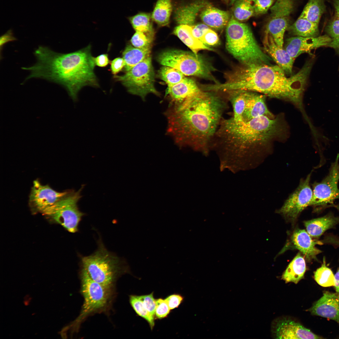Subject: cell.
<instances>
[{"label": "cell", "mask_w": 339, "mask_h": 339, "mask_svg": "<svg viewBox=\"0 0 339 339\" xmlns=\"http://www.w3.org/2000/svg\"><path fill=\"white\" fill-rule=\"evenodd\" d=\"M326 7L324 0H309L299 17L319 24Z\"/></svg>", "instance_id": "cell-30"}, {"label": "cell", "mask_w": 339, "mask_h": 339, "mask_svg": "<svg viewBox=\"0 0 339 339\" xmlns=\"http://www.w3.org/2000/svg\"><path fill=\"white\" fill-rule=\"evenodd\" d=\"M94 61L95 65L101 67L106 66L110 62L107 54H102L94 57Z\"/></svg>", "instance_id": "cell-46"}, {"label": "cell", "mask_w": 339, "mask_h": 339, "mask_svg": "<svg viewBox=\"0 0 339 339\" xmlns=\"http://www.w3.org/2000/svg\"><path fill=\"white\" fill-rule=\"evenodd\" d=\"M203 1H198L191 4L178 8L175 11V19L180 25H193L197 13L206 6Z\"/></svg>", "instance_id": "cell-25"}, {"label": "cell", "mask_w": 339, "mask_h": 339, "mask_svg": "<svg viewBox=\"0 0 339 339\" xmlns=\"http://www.w3.org/2000/svg\"><path fill=\"white\" fill-rule=\"evenodd\" d=\"M339 154L331 164L329 173L321 181L312 184L313 196L310 206L326 207L339 199Z\"/></svg>", "instance_id": "cell-11"}, {"label": "cell", "mask_w": 339, "mask_h": 339, "mask_svg": "<svg viewBox=\"0 0 339 339\" xmlns=\"http://www.w3.org/2000/svg\"><path fill=\"white\" fill-rule=\"evenodd\" d=\"M80 259L81 270L94 281L111 289L118 277L126 271L122 261L108 251L100 240L94 253Z\"/></svg>", "instance_id": "cell-6"}, {"label": "cell", "mask_w": 339, "mask_h": 339, "mask_svg": "<svg viewBox=\"0 0 339 339\" xmlns=\"http://www.w3.org/2000/svg\"><path fill=\"white\" fill-rule=\"evenodd\" d=\"M326 31L331 40L328 46L334 49L339 55V19L337 17L329 23Z\"/></svg>", "instance_id": "cell-37"}, {"label": "cell", "mask_w": 339, "mask_h": 339, "mask_svg": "<svg viewBox=\"0 0 339 339\" xmlns=\"http://www.w3.org/2000/svg\"><path fill=\"white\" fill-rule=\"evenodd\" d=\"M228 0L230 2V3H235L237 2V1H239V0ZM251 0L252 1V0Z\"/></svg>", "instance_id": "cell-50"}, {"label": "cell", "mask_w": 339, "mask_h": 339, "mask_svg": "<svg viewBox=\"0 0 339 339\" xmlns=\"http://www.w3.org/2000/svg\"><path fill=\"white\" fill-rule=\"evenodd\" d=\"M159 74L161 78L167 84L168 88L179 83L185 78V75L178 69L167 66L162 67Z\"/></svg>", "instance_id": "cell-34"}, {"label": "cell", "mask_w": 339, "mask_h": 339, "mask_svg": "<svg viewBox=\"0 0 339 339\" xmlns=\"http://www.w3.org/2000/svg\"><path fill=\"white\" fill-rule=\"evenodd\" d=\"M334 276L335 283L334 287L336 292L339 293V267Z\"/></svg>", "instance_id": "cell-48"}, {"label": "cell", "mask_w": 339, "mask_h": 339, "mask_svg": "<svg viewBox=\"0 0 339 339\" xmlns=\"http://www.w3.org/2000/svg\"><path fill=\"white\" fill-rule=\"evenodd\" d=\"M314 278L317 283L322 287L334 286L335 276L331 269L326 266L325 257L321 266L314 272Z\"/></svg>", "instance_id": "cell-32"}, {"label": "cell", "mask_w": 339, "mask_h": 339, "mask_svg": "<svg viewBox=\"0 0 339 339\" xmlns=\"http://www.w3.org/2000/svg\"><path fill=\"white\" fill-rule=\"evenodd\" d=\"M128 19L136 31L154 35L152 19L150 13H140L128 17Z\"/></svg>", "instance_id": "cell-31"}, {"label": "cell", "mask_w": 339, "mask_h": 339, "mask_svg": "<svg viewBox=\"0 0 339 339\" xmlns=\"http://www.w3.org/2000/svg\"><path fill=\"white\" fill-rule=\"evenodd\" d=\"M288 24L287 17H277L271 18L267 25L266 31L271 35L280 48H283L284 35Z\"/></svg>", "instance_id": "cell-27"}, {"label": "cell", "mask_w": 339, "mask_h": 339, "mask_svg": "<svg viewBox=\"0 0 339 339\" xmlns=\"http://www.w3.org/2000/svg\"><path fill=\"white\" fill-rule=\"evenodd\" d=\"M80 275L81 293L84 301L79 315L68 326L73 332L78 331L80 324L88 316L108 310L113 294V289L94 281L84 272L80 270Z\"/></svg>", "instance_id": "cell-7"}, {"label": "cell", "mask_w": 339, "mask_h": 339, "mask_svg": "<svg viewBox=\"0 0 339 339\" xmlns=\"http://www.w3.org/2000/svg\"><path fill=\"white\" fill-rule=\"evenodd\" d=\"M154 35L136 31L131 40L132 45L138 48L151 47Z\"/></svg>", "instance_id": "cell-38"}, {"label": "cell", "mask_w": 339, "mask_h": 339, "mask_svg": "<svg viewBox=\"0 0 339 339\" xmlns=\"http://www.w3.org/2000/svg\"><path fill=\"white\" fill-rule=\"evenodd\" d=\"M312 174L310 172L305 179L300 181L299 186L285 201L279 213L293 220L306 207L310 206L313 198V190L310 185Z\"/></svg>", "instance_id": "cell-12"}, {"label": "cell", "mask_w": 339, "mask_h": 339, "mask_svg": "<svg viewBox=\"0 0 339 339\" xmlns=\"http://www.w3.org/2000/svg\"><path fill=\"white\" fill-rule=\"evenodd\" d=\"M172 8L171 0H158L151 14L152 20L160 26L167 25Z\"/></svg>", "instance_id": "cell-29"}, {"label": "cell", "mask_w": 339, "mask_h": 339, "mask_svg": "<svg viewBox=\"0 0 339 339\" xmlns=\"http://www.w3.org/2000/svg\"><path fill=\"white\" fill-rule=\"evenodd\" d=\"M277 339H322L299 323L288 319L278 321L274 330Z\"/></svg>", "instance_id": "cell-17"}, {"label": "cell", "mask_w": 339, "mask_h": 339, "mask_svg": "<svg viewBox=\"0 0 339 339\" xmlns=\"http://www.w3.org/2000/svg\"><path fill=\"white\" fill-rule=\"evenodd\" d=\"M191 26L193 35L200 40L204 34L210 29L208 26L205 24H199Z\"/></svg>", "instance_id": "cell-44"}, {"label": "cell", "mask_w": 339, "mask_h": 339, "mask_svg": "<svg viewBox=\"0 0 339 339\" xmlns=\"http://www.w3.org/2000/svg\"><path fill=\"white\" fill-rule=\"evenodd\" d=\"M319 24L299 18L288 28L289 33L294 36L316 37L319 36Z\"/></svg>", "instance_id": "cell-28"}, {"label": "cell", "mask_w": 339, "mask_h": 339, "mask_svg": "<svg viewBox=\"0 0 339 339\" xmlns=\"http://www.w3.org/2000/svg\"><path fill=\"white\" fill-rule=\"evenodd\" d=\"M141 296L145 308L151 317L155 319L156 302L153 296V292Z\"/></svg>", "instance_id": "cell-40"}, {"label": "cell", "mask_w": 339, "mask_h": 339, "mask_svg": "<svg viewBox=\"0 0 339 339\" xmlns=\"http://www.w3.org/2000/svg\"><path fill=\"white\" fill-rule=\"evenodd\" d=\"M255 15H260L267 12L271 8L274 0H252Z\"/></svg>", "instance_id": "cell-41"}, {"label": "cell", "mask_w": 339, "mask_h": 339, "mask_svg": "<svg viewBox=\"0 0 339 339\" xmlns=\"http://www.w3.org/2000/svg\"><path fill=\"white\" fill-rule=\"evenodd\" d=\"M286 126L281 116H259L247 121L223 119L211 142L212 147L227 155H250L259 147L282 137Z\"/></svg>", "instance_id": "cell-4"}, {"label": "cell", "mask_w": 339, "mask_h": 339, "mask_svg": "<svg viewBox=\"0 0 339 339\" xmlns=\"http://www.w3.org/2000/svg\"><path fill=\"white\" fill-rule=\"evenodd\" d=\"M83 188L76 191L67 192L55 204L43 212L45 215L60 224L70 232L78 231V225L84 214L81 212L77 203L81 197Z\"/></svg>", "instance_id": "cell-9"}, {"label": "cell", "mask_w": 339, "mask_h": 339, "mask_svg": "<svg viewBox=\"0 0 339 339\" xmlns=\"http://www.w3.org/2000/svg\"><path fill=\"white\" fill-rule=\"evenodd\" d=\"M200 16L204 24L217 29L227 26L229 20L228 12L209 5L204 8Z\"/></svg>", "instance_id": "cell-22"}, {"label": "cell", "mask_w": 339, "mask_h": 339, "mask_svg": "<svg viewBox=\"0 0 339 339\" xmlns=\"http://www.w3.org/2000/svg\"><path fill=\"white\" fill-rule=\"evenodd\" d=\"M331 40V37L327 35L316 37L294 36L287 39L285 49L295 59L300 54L309 52L313 49L328 46Z\"/></svg>", "instance_id": "cell-14"}, {"label": "cell", "mask_w": 339, "mask_h": 339, "mask_svg": "<svg viewBox=\"0 0 339 339\" xmlns=\"http://www.w3.org/2000/svg\"><path fill=\"white\" fill-rule=\"evenodd\" d=\"M202 91L193 80L185 78L180 82L167 88V94L170 97V104L183 102Z\"/></svg>", "instance_id": "cell-19"}, {"label": "cell", "mask_w": 339, "mask_h": 339, "mask_svg": "<svg viewBox=\"0 0 339 339\" xmlns=\"http://www.w3.org/2000/svg\"><path fill=\"white\" fill-rule=\"evenodd\" d=\"M307 310L312 315L334 320L339 324V293L324 291Z\"/></svg>", "instance_id": "cell-16"}, {"label": "cell", "mask_w": 339, "mask_h": 339, "mask_svg": "<svg viewBox=\"0 0 339 339\" xmlns=\"http://www.w3.org/2000/svg\"><path fill=\"white\" fill-rule=\"evenodd\" d=\"M173 33L196 55H198V52L202 50H213L193 36L190 25H179L175 28Z\"/></svg>", "instance_id": "cell-23"}, {"label": "cell", "mask_w": 339, "mask_h": 339, "mask_svg": "<svg viewBox=\"0 0 339 339\" xmlns=\"http://www.w3.org/2000/svg\"><path fill=\"white\" fill-rule=\"evenodd\" d=\"M67 192L57 191L49 186L43 185L38 180H35L29 196V204L35 211L42 213L60 199Z\"/></svg>", "instance_id": "cell-13"}, {"label": "cell", "mask_w": 339, "mask_h": 339, "mask_svg": "<svg viewBox=\"0 0 339 339\" xmlns=\"http://www.w3.org/2000/svg\"><path fill=\"white\" fill-rule=\"evenodd\" d=\"M333 4L335 10L336 17L339 19V0H333Z\"/></svg>", "instance_id": "cell-49"}, {"label": "cell", "mask_w": 339, "mask_h": 339, "mask_svg": "<svg viewBox=\"0 0 339 339\" xmlns=\"http://www.w3.org/2000/svg\"><path fill=\"white\" fill-rule=\"evenodd\" d=\"M262 43L265 52L286 74H291L295 59L292 57L285 49L279 47L271 35L266 31L262 40Z\"/></svg>", "instance_id": "cell-18"}, {"label": "cell", "mask_w": 339, "mask_h": 339, "mask_svg": "<svg viewBox=\"0 0 339 339\" xmlns=\"http://www.w3.org/2000/svg\"><path fill=\"white\" fill-rule=\"evenodd\" d=\"M218 92L202 90L165 113L167 132L179 145L206 150L228 108V99Z\"/></svg>", "instance_id": "cell-1"}, {"label": "cell", "mask_w": 339, "mask_h": 339, "mask_svg": "<svg viewBox=\"0 0 339 339\" xmlns=\"http://www.w3.org/2000/svg\"><path fill=\"white\" fill-rule=\"evenodd\" d=\"M159 63L176 68L185 75L195 76L218 82L213 77L214 68L207 61L198 55L180 50H170L161 53L158 57Z\"/></svg>", "instance_id": "cell-8"}, {"label": "cell", "mask_w": 339, "mask_h": 339, "mask_svg": "<svg viewBox=\"0 0 339 339\" xmlns=\"http://www.w3.org/2000/svg\"><path fill=\"white\" fill-rule=\"evenodd\" d=\"M313 64L307 61L297 73L287 77L278 66L243 65L225 75L223 83L213 85L215 91L227 92L248 91L289 101L302 107V96Z\"/></svg>", "instance_id": "cell-2"}, {"label": "cell", "mask_w": 339, "mask_h": 339, "mask_svg": "<svg viewBox=\"0 0 339 339\" xmlns=\"http://www.w3.org/2000/svg\"><path fill=\"white\" fill-rule=\"evenodd\" d=\"M125 65L124 59L120 57L115 58L111 61L110 69L112 73L116 75L122 69Z\"/></svg>", "instance_id": "cell-45"}, {"label": "cell", "mask_w": 339, "mask_h": 339, "mask_svg": "<svg viewBox=\"0 0 339 339\" xmlns=\"http://www.w3.org/2000/svg\"><path fill=\"white\" fill-rule=\"evenodd\" d=\"M151 48H138L131 45H128L122 52L126 72L133 67L150 56Z\"/></svg>", "instance_id": "cell-26"}, {"label": "cell", "mask_w": 339, "mask_h": 339, "mask_svg": "<svg viewBox=\"0 0 339 339\" xmlns=\"http://www.w3.org/2000/svg\"><path fill=\"white\" fill-rule=\"evenodd\" d=\"M154 75L151 56L134 66L124 75H115L130 93L138 95L143 100L149 93L157 95L159 93L154 85Z\"/></svg>", "instance_id": "cell-10"}, {"label": "cell", "mask_w": 339, "mask_h": 339, "mask_svg": "<svg viewBox=\"0 0 339 339\" xmlns=\"http://www.w3.org/2000/svg\"><path fill=\"white\" fill-rule=\"evenodd\" d=\"M34 54L36 63L30 67H22L30 72L26 80L40 78L59 84L64 86L75 100L78 92L84 86H99L94 72L95 65L90 45L66 54L40 46Z\"/></svg>", "instance_id": "cell-3"}, {"label": "cell", "mask_w": 339, "mask_h": 339, "mask_svg": "<svg viewBox=\"0 0 339 339\" xmlns=\"http://www.w3.org/2000/svg\"><path fill=\"white\" fill-rule=\"evenodd\" d=\"M339 223V217L335 216L332 213L304 222L307 232L311 237L315 238L319 237L326 231Z\"/></svg>", "instance_id": "cell-21"}, {"label": "cell", "mask_w": 339, "mask_h": 339, "mask_svg": "<svg viewBox=\"0 0 339 339\" xmlns=\"http://www.w3.org/2000/svg\"><path fill=\"white\" fill-rule=\"evenodd\" d=\"M291 239L294 247L309 260H317V255L322 251L315 245L323 244L321 241L314 240L307 231L299 229L294 231Z\"/></svg>", "instance_id": "cell-20"}, {"label": "cell", "mask_w": 339, "mask_h": 339, "mask_svg": "<svg viewBox=\"0 0 339 339\" xmlns=\"http://www.w3.org/2000/svg\"><path fill=\"white\" fill-rule=\"evenodd\" d=\"M306 269L304 259L299 252L289 263L283 273L281 279L286 283L293 282L297 284L304 278Z\"/></svg>", "instance_id": "cell-24"}, {"label": "cell", "mask_w": 339, "mask_h": 339, "mask_svg": "<svg viewBox=\"0 0 339 339\" xmlns=\"http://www.w3.org/2000/svg\"><path fill=\"white\" fill-rule=\"evenodd\" d=\"M156 302L155 318L162 319L166 318L170 314L171 310L165 299L159 298L156 299Z\"/></svg>", "instance_id": "cell-39"}, {"label": "cell", "mask_w": 339, "mask_h": 339, "mask_svg": "<svg viewBox=\"0 0 339 339\" xmlns=\"http://www.w3.org/2000/svg\"><path fill=\"white\" fill-rule=\"evenodd\" d=\"M129 302L132 308L139 316L145 319L148 323L151 330L154 326V319L151 317L145 308L141 295H132L129 296Z\"/></svg>", "instance_id": "cell-35"}, {"label": "cell", "mask_w": 339, "mask_h": 339, "mask_svg": "<svg viewBox=\"0 0 339 339\" xmlns=\"http://www.w3.org/2000/svg\"><path fill=\"white\" fill-rule=\"evenodd\" d=\"M200 40L206 46H214L219 43L217 34L210 29L204 34Z\"/></svg>", "instance_id": "cell-42"}, {"label": "cell", "mask_w": 339, "mask_h": 339, "mask_svg": "<svg viewBox=\"0 0 339 339\" xmlns=\"http://www.w3.org/2000/svg\"><path fill=\"white\" fill-rule=\"evenodd\" d=\"M16 40V38L13 35L12 30H8L0 37L1 48L7 42Z\"/></svg>", "instance_id": "cell-47"}, {"label": "cell", "mask_w": 339, "mask_h": 339, "mask_svg": "<svg viewBox=\"0 0 339 339\" xmlns=\"http://www.w3.org/2000/svg\"><path fill=\"white\" fill-rule=\"evenodd\" d=\"M170 310L178 308L183 301V297L180 294H173L165 299Z\"/></svg>", "instance_id": "cell-43"}, {"label": "cell", "mask_w": 339, "mask_h": 339, "mask_svg": "<svg viewBox=\"0 0 339 339\" xmlns=\"http://www.w3.org/2000/svg\"><path fill=\"white\" fill-rule=\"evenodd\" d=\"M29 300L25 301H24V304L26 305H27L29 304Z\"/></svg>", "instance_id": "cell-51"}, {"label": "cell", "mask_w": 339, "mask_h": 339, "mask_svg": "<svg viewBox=\"0 0 339 339\" xmlns=\"http://www.w3.org/2000/svg\"><path fill=\"white\" fill-rule=\"evenodd\" d=\"M294 0H276L270 8L271 17H287L293 10Z\"/></svg>", "instance_id": "cell-36"}, {"label": "cell", "mask_w": 339, "mask_h": 339, "mask_svg": "<svg viewBox=\"0 0 339 339\" xmlns=\"http://www.w3.org/2000/svg\"><path fill=\"white\" fill-rule=\"evenodd\" d=\"M252 2L251 0H240L235 3L234 14L237 20H245L255 15Z\"/></svg>", "instance_id": "cell-33"}, {"label": "cell", "mask_w": 339, "mask_h": 339, "mask_svg": "<svg viewBox=\"0 0 339 339\" xmlns=\"http://www.w3.org/2000/svg\"><path fill=\"white\" fill-rule=\"evenodd\" d=\"M226 33L227 50L242 65H272L273 60L261 49L247 25L232 17Z\"/></svg>", "instance_id": "cell-5"}, {"label": "cell", "mask_w": 339, "mask_h": 339, "mask_svg": "<svg viewBox=\"0 0 339 339\" xmlns=\"http://www.w3.org/2000/svg\"><path fill=\"white\" fill-rule=\"evenodd\" d=\"M243 91L245 100L244 110L240 118L234 121H247L261 116L275 117L267 107L265 95L256 92Z\"/></svg>", "instance_id": "cell-15"}]
</instances>
